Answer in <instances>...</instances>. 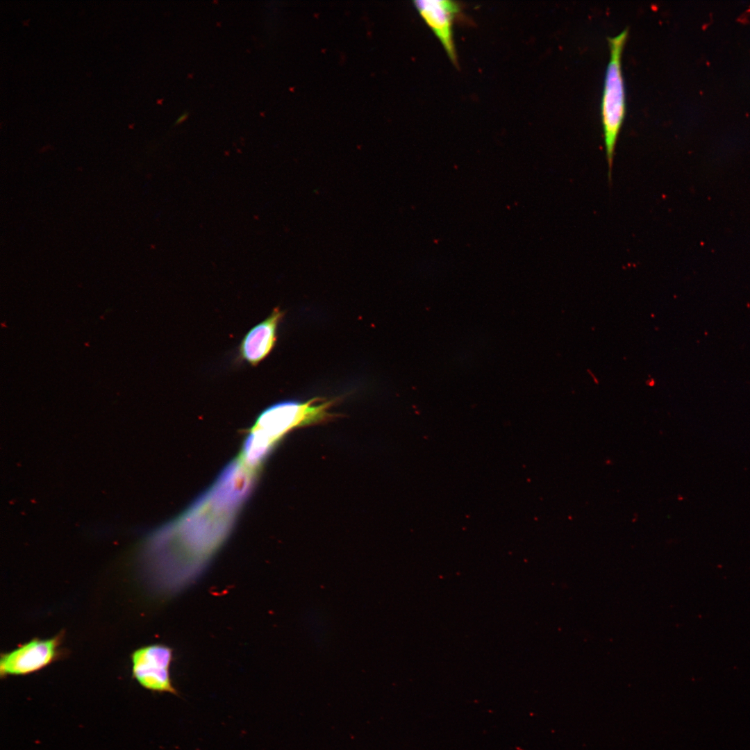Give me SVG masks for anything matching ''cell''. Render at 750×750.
I'll list each match as a JSON object with an SVG mask.
<instances>
[{
    "label": "cell",
    "mask_w": 750,
    "mask_h": 750,
    "mask_svg": "<svg viewBox=\"0 0 750 750\" xmlns=\"http://www.w3.org/2000/svg\"><path fill=\"white\" fill-rule=\"evenodd\" d=\"M257 480L231 460L206 491L148 538L147 574L162 595L182 591L203 573L227 540Z\"/></svg>",
    "instance_id": "6da1fadb"
},
{
    "label": "cell",
    "mask_w": 750,
    "mask_h": 750,
    "mask_svg": "<svg viewBox=\"0 0 750 750\" xmlns=\"http://www.w3.org/2000/svg\"><path fill=\"white\" fill-rule=\"evenodd\" d=\"M333 401L315 398L306 402L285 401L265 409L247 430L239 458L249 467L261 470L272 451L292 429L328 417Z\"/></svg>",
    "instance_id": "7a4b0ae2"
},
{
    "label": "cell",
    "mask_w": 750,
    "mask_h": 750,
    "mask_svg": "<svg viewBox=\"0 0 750 750\" xmlns=\"http://www.w3.org/2000/svg\"><path fill=\"white\" fill-rule=\"evenodd\" d=\"M628 35V29L625 28L618 35L608 38L610 58L605 74L601 115L609 180L612 176L615 146L626 112L622 56Z\"/></svg>",
    "instance_id": "3957f363"
},
{
    "label": "cell",
    "mask_w": 750,
    "mask_h": 750,
    "mask_svg": "<svg viewBox=\"0 0 750 750\" xmlns=\"http://www.w3.org/2000/svg\"><path fill=\"white\" fill-rule=\"evenodd\" d=\"M173 649L162 644L142 647L131 654L133 677L145 689L176 694L171 675Z\"/></svg>",
    "instance_id": "277c9868"
},
{
    "label": "cell",
    "mask_w": 750,
    "mask_h": 750,
    "mask_svg": "<svg viewBox=\"0 0 750 750\" xmlns=\"http://www.w3.org/2000/svg\"><path fill=\"white\" fill-rule=\"evenodd\" d=\"M63 635L60 633L47 640L34 638L10 652L2 653L1 677L29 674L60 658L62 655L60 645Z\"/></svg>",
    "instance_id": "5b68a950"
},
{
    "label": "cell",
    "mask_w": 750,
    "mask_h": 750,
    "mask_svg": "<svg viewBox=\"0 0 750 750\" xmlns=\"http://www.w3.org/2000/svg\"><path fill=\"white\" fill-rule=\"evenodd\" d=\"M415 5L428 26L440 40L450 60L457 64V54L453 37V24L460 11L459 6L447 0H422Z\"/></svg>",
    "instance_id": "8992f818"
},
{
    "label": "cell",
    "mask_w": 750,
    "mask_h": 750,
    "mask_svg": "<svg viewBox=\"0 0 750 750\" xmlns=\"http://www.w3.org/2000/svg\"><path fill=\"white\" fill-rule=\"evenodd\" d=\"M283 312L278 308L265 320L250 329L240 346L241 357L253 366L257 365L272 351L276 340V330Z\"/></svg>",
    "instance_id": "52a82bcc"
}]
</instances>
